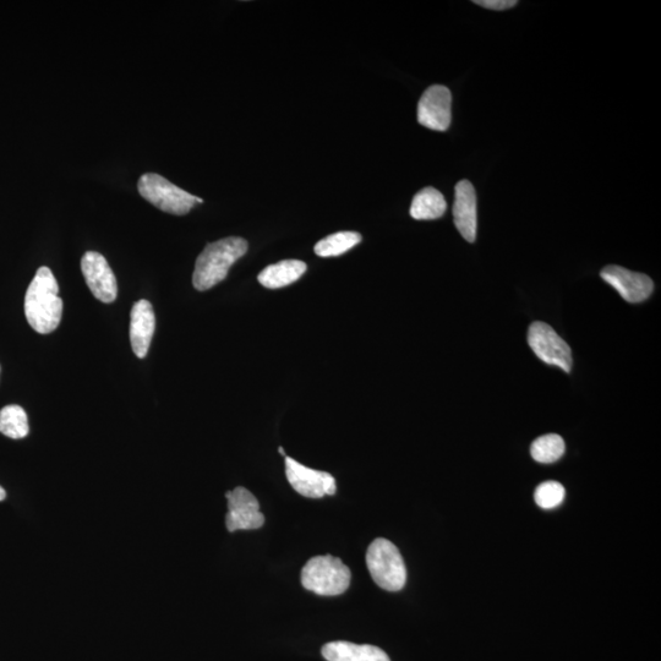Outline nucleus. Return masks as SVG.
<instances>
[{
    "label": "nucleus",
    "mask_w": 661,
    "mask_h": 661,
    "mask_svg": "<svg viewBox=\"0 0 661 661\" xmlns=\"http://www.w3.org/2000/svg\"><path fill=\"white\" fill-rule=\"evenodd\" d=\"M0 433L14 440L24 439L29 435V419L24 408L13 404L0 411Z\"/></svg>",
    "instance_id": "18"
},
{
    "label": "nucleus",
    "mask_w": 661,
    "mask_h": 661,
    "mask_svg": "<svg viewBox=\"0 0 661 661\" xmlns=\"http://www.w3.org/2000/svg\"><path fill=\"white\" fill-rule=\"evenodd\" d=\"M307 271V264L300 260H283L275 265L267 266L260 272L258 280L262 286L278 289L297 282Z\"/></svg>",
    "instance_id": "15"
},
{
    "label": "nucleus",
    "mask_w": 661,
    "mask_h": 661,
    "mask_svg": "<svg viewBox=\"0 0 661 661\" xmlns=\"http://www.w3.org/2000/svg\"><path fill=\"white\" fill-rule=\"evenodd\" d=\"M528 343L540 360L557 366L566 373L572 368V353L568 344L557 335L553 327L544 322H534L528 331Z\"/></svg>",
    "instance_id": "6"
},
{
    "label": "nucleus",
    "mask_w": 661,
    "mask_h": 661,
    "mask_svg": "<svg viewBox=\"0 0 661 661\" xmlns=\"http://www.w3.org/2000/svg\"><path fill=\"white\" fill-rule=\"evenodd\" d=\"M138 189L142 198L157 209L176 216L188 215L195 204L204 202L156 173H146L141 176Z\"/></svg>",
    "instance_id": "5"
},
{
    "label": "nucleus",
    "mask_w": 661,
    "mask_h": 661,
    "mask_svg": "<svg viewBox=\"0 0 661 661\" xmlns=\"http://www.w3.org/2000/svg\"><path fill=\"white\" fill-rule=\"evenodd\" d=\"M321 653L327 661H391L389 655L378 647L343 641L325 644Z\"/></svg>",
    "instance_id": "14"
},
{
    "label": "nucleus",
    "mask_w": 661,
    "mask_h": 661,
    "mask_svg": "<svg viewBox=\"0 0 661 661\" xmlns=\"http://www.w3.org/2000/svg\"><path fill=\"white\" fill-rule=\"evenodd\" d=\"M446 209V200L439 190L424 188L414 196L411 216L418 221L437 220L445 215Z\"/></svg>",
    "instance_id": "16"
},
{
    "label": "nucleus",
    "mask_w": 661,
    "mask_h": 661,
    "mask_svg": "<svg viewBox=\"0 0 661 661\" xmlns=\"http://www.w3.org/2000/svg\"><path fill=\"white\" fill-rule=\"evenodd\" d=\"M600 276L628 303H642L653 293L654 283L643 273L632 272L621 266H608Z\"/></svg>",
    "instance_id": "11"
},
{
    "label": "nucleus",
    "mask_w": 661,
    "mask_h": 661,
    "mask_svg": "<svg viewBox=\"0 0 661 661\" xmlns=\"http://www.w3.org/2000/svg\"><path fill=\"white\" fill-rule=\"evenodd\" d=\"M565 441L555 434L545 435L535 440L531 447L532 457L539 463H554L565 453Z\"/></svg>",
    "instance_id": "19"
},
{
    "label": "nucleus",
    "mask_w": 661,
    "mask_h": 661,
    "mask_svg": "<svg viewBox=\"0 0 661 661\" xmlns=\"http://www.w3.org/2000/svg\"><path fill=\"white\" fill-rule=\"evenodd\" d=\"M366 565L374 582L385 591L398 592L406 584V565L400 551L390 540L378 538L370 544Z\"/></svg>",
    "instance_id": "4"
},
{
    "label": "nucleus",
    "mask_w": 661,
    "mask_h": 661,
    "mask_svg": "<svg viewBox=\"0 0 661 661\" xmlns=\"http://www.w3.org/2000/svg\"><path fill=\"white\" fill-rule=\"evenodd\" d=\"M156 318L150 302L142 299L134 304L130 314V342L136 357L144 359L154 337Z\"/></svg>",
    "instance_id": "13"
},
{
    "label": "nucleus",
    "mask_w": 661,
    "mask_h": 661,
    "mask_svg": "<svg viewBox=\"0 0 661 661\" xmlns=\"http://www.w3.org/2000/svg\"><path fill=\"white\" fill-rule=\"evenodd\" d=\"M474 4L491 10H506L516 7V0H475Z\"/></svg>",
    "instance_id": "21"
},
{
    "label": "nucleus",
    "mask_w": 661,
    "mask_h": 661,
    "mask_svg": "<svg viewBox=\"0 0 661 661\" xmlns=\"http://www.w3.org/2000/svg\"><path fill=\"white\" fill-rule=\"evenodd\" d=\"M25 315L32 329L41 335L56 331L62 320L63 300L59 297L58 282L46 266L38 269L27 288Z\"/></svg>",
    "instance_id": "1"
},
{
    "label": "nucleus",
    "mask_w": 661,
    "mask_h": 661,
    "mask_svg": "<svg viewBox=\"0 0 661 661\" xmlns=\"http://www.w3.org/2000/svg\"><path fill=\"white\" fill-rule=\"evenodd\" d=\"M452 95L446 86H430L418 103V122L423 127L446 131L452 119Z\"/></svg>",
    "instance_id": "10"
},
{
    "label": "nucleus",
    "mask_w": 661,
    "mask_h": 661,
    "mask_svg": "<svg viewBox=\"0 0 661 661\" xmlns=\"http://www.w3.org/2000/svg\"><path fill=\"white\" fill-rule=\"evenodd\" d=\"M360 242H362V236L357 232H338L321 239L315 245L314 250L320 258H333V256L346 254Z\"/></svg>",
    "instance_id": "17"
},
{
    "label": "nucleus",
    "mask_w": 661,
    "mask_h": 661,
    "mask_svg": "<svg viewBox=\"0 0 661 661\" xmlns=\"http://www.w3.org/2000/svg\"><path fill=\"white\" fill-rule=\"evenodd\" d=\"M565 488L557 482H545L535 490L534 499L539 507L550 510L561 505L565 499Z\"/></svg>",
    "instance_id": "20"
},
{
    "label": "nucleus",
    "mask_w": 661,
    "mask_h": 661,
    "mask_svg": "<svg viewBox=\"0 0 661 661\" xmlns=\"http://www.w3.org/2000/svg\"><path fill=\"white\" fill-rule=\"evenodd\" d=\"M81 271H83L87 287L100 302L109 304L117 299L116 276L105 256L96 251H87L81 259Z\"/></svg>",
    "instance_id": "8"
},
{
    "label": "nucleus",
    "mask_w": 661,
    "mask_h": 661,
    "mask_svg": "<svg viewBox=\"0 0 661 661\" xmlns=\"http://www.w3.org/2000/svg\"><path fill=\"white\" fill-rule=\"evenodd\" d=\"M286 475L293 489L309 499H321L326 495L336 494V480L330 473L305 467L291 457H286Z\"/></svg>",
    "instance_id": "9"
},
{
    "label": "nucleus",
    "mask_w": 661,
    "mask_h": 661,
    "mask_svg": "<svg viewBox=\"0 0 661 661\" xmlns=\"http://www.w3.org/2000/svg\"><path fill=\"white\" fill-rule=\"evenodd\" d=\"M352 573L341 559L331 555L315 556L302 570L303 587L324 597H336L347 591Z\"/></svg>",
    "instance_id": "3"
},
{
    "label": "nucleus",
    "mask_w": 661,
    "mask_h": 661,
    "mask_svg": "<svg viewBox=\"0 0 661 661\" xmlns=\"http://www.w3.org/2000/svg\"><path fill=\"white\" fill-rule=\"evenodd\" d=\"M228 513L226 526L228 532L251 531L265 524V516L260 512L258 499L249 490L242 488L227 491Z\"/></svg>",
    "instance_id": "7"
},
{
    "label": "nucleus",
    "mask_w": 661,
    "mask_h": 661,
    "mask_svg": "<svg viewBox=\"0 0 661 661\" xmlns=\"http://www.w3.org/2000/svg\"><path fill=\"white\" fill-rule=\"evenodd\" d=\"M247 251V240L238 237H229L207 244L196 260L194 287L200 292H205L221 283L231 267L247 254Z\"/></svg>",
    "instance_id": "2"
},
{
    "label": "nucleus",
    "mask_w": 661,
    "mask_h": 661,
    "mask_svg": "<svg viewBox=\"0 0 661 661\" xmlns=\"http://www.w3.org/2000/svg\"><path fill=\"white\" fill-rule=\"evenodd\" d=\"M278 452H280L282 456L287 457L286 452H284L283 450V447H280V449H278Z\"/></svg>",
    "instance_id": "23"
},
{
    "label": "nucleus",
    "mask_w": 661,
    "mask_h": 661,
    "mask_svg": "<svg viewBox=\"0 0 661 661\" xmlns=\"http://www.w3.org/2000/svg\"><path fill=\"white\" fill-rule=\"evenodd\" d=\"M5 497H7V493H5V490L0 486V501H4Z\"/></svg>",
    "instance_id": "22"
},
{
    "label": "nucleus",
    "mask_w": 661,
    "mask_h": 661,
    "mask_svg": "<svg viewBox=\"0 0 661 661\" xmlns=\"http://www.w3.org/2000/svg\"><path fill=\"white\" fill-rule=\"evenodd\" d=\"M453 218L461 236L474 243L478 228L477 193L469 180H461L456 185Z\"/></svg>",
    "instance_id": "12"
}]
</instances>
